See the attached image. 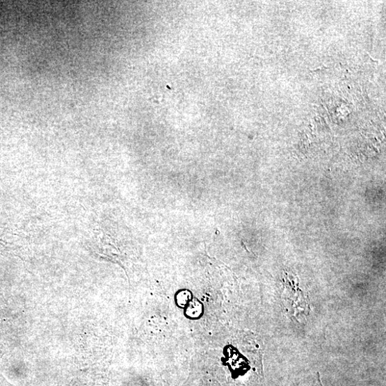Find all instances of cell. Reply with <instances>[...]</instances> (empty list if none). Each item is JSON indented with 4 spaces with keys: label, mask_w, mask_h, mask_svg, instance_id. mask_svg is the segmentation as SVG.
Returning a JSON list of instances; mask_svg holds the SVG:
<instances>
[{
    "label": "cell",
    "mask_w": 386,
    "mask_h": 386,
    "mask_svg": "<svg viewBox=\"0 0 386 386\" xmlns=\"http://www.w3.org/2000/svg\"><path fill=\"white\" fill-rule=\"evenodd\" d=\"M281 296L286 312L292 319L300 321L310 313V303L307 296H305L304 293L287 276L284 278V291Z\"/></svg>",
    "instance_id": "obj_1"
},
{
    "label": "cell",
    "mask_w": 386,
    "mask_h": 386,
    "mask_svg": "<svg viewBox=\"0 0 386 386\" xmlns=\"http://www.w3.org/2000/svg\"><path fill=\"white\" fill-rule=\"evenodd\" d=\"M185 308L186 315L189 319H197L202 315V305L197 299H191Z\"/></svg>",
    "instance_id": "obj_2"
},
{
    "label": "cell",
    "mask_w": 386,
    "mask_h": 386,
    "mask_svg": "<svg viewBox=\"0 0 386 386\" xmlns=\"http://www.w3.org/2000/svg\"><path fill=\"white\" fill-rule=\"evenodd\" d=\"M192 299V294L189 291H180L176 296L175 300L178 306L185 308Z\"/></svg>",
    "instance_id": "obj_3"
}]
</instances>
